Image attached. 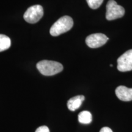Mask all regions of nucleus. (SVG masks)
Listing matches in <instances>:
<instances>
[{
  "mask_svg": "<svg viewBox=\"0 0 132 132\" xmlns=\"http://www.w3.org/2000/svg\"><path fill=\"white\" fill-rule=\"evenodd\" d=\"M100 132H113L112 131V130L110 128L107 127H103L100 130Z\"/></svg>",
  "mask_w": 132,
  "mask_h": 132,
  "instance_id": "ddd939ff",
  "label": "nucleus"
},
{
  "mask_svg": "<svg viewBox=\"0 0 132 132\" xmlns=\"http://www.w3.org/2000/svg\"><path fill=\"white\" fill-rule=\"evenodd\" d=\"M37 68L42 75L52 76L60 73L63 70V65L56 61L43 60L37 64Z\"/></svg>",
  "mask_w": 132,
  "mask_h": 132,
  "instance_id": "f03ea898",
  "label": "nucleus"
},
{
  "mask_svg": "<svg viewBox=\"0 0 132 132\" xmlns=\"http://www.w3.org/2000/svg\"><path fill=\"white\" fill-rule=\"evenodd\" d=\"M11 45V40L9 37L0 34V52L9 49Z\"/></svg>",
  "mask_w": 132,
  "mask_h": 132,
  "instance_id": "9d476101",
  "label": "nucleus"
},
{
  "mask_svg": "<svg viewBox=\"0 0 132 132\" xmlns=\"http://www.w3.org/2000/svg\"><path fill=\"white\" fill-rule=\"evenodd\" d=\"M35 132H50V130L48 127L45 125L39 127L37 130H36Z\"/></svg>",
  "mask_w": 132,
  "mask_h": 132,
  "instance_id": "f8f14e48",
  "label": "nucleus"
},
{
  "mask_svg": "<svg viewBox=\"0 0 132 132\" xmlns=\"http://www.w3.org/2000/svg\"><path fill=\"white\" fill-rule=\"evenodd\" d=\"M115 92L118 98L122 101L129 102L132 100V88L119 86L116 89Z\"/></svg>",
  "mask_w": 132,
  "mask_h": 132,
  "instance_id": "0eeeda50",
  "label": "nucleus"
},
{
  "mask_svg": "<svg viewBox=\"0 0 132 132\" xmlns=\"http://www.w3.org/2000/svg\"><path fill=\"white\" fill-rule=\"evenodd\" d=\"M73 25V21L70 16H62L53 24L50 33L52 36H59L70 30Z\"/></svg>",
  "mask_w": 132,
  "mask_h": 132,
  "instance_id": "f257e3e1",
  "label": "nucleus"
},
{
  "mask_svg": "<svg viewBox=\"0 0 132 132\" xmlns=\"http://www.w3.org/2000/svg\"><path fill=\"white\" fill-rule=\"evenodd\" d=\"M108 39V37L102 33H95L87 36L86 39V44L91 48H96L105 45Z\"/></svg>",
  "mask_w": 132,
  "mask_h": 132,
  "instance_id": "39448f33",
  "label": "nucleus"
},
{
  "mask_svg": "<svg viewBox=\"0 0 132 132\" xmlns=\"http://www.w3.org/2000/svg\"><path fill=\"white\" fill-rule=\"evenodd\" d=\"M118 69L120 72L132 70V50L125 52L117 60Z\"/></svg>",
  "mask_w": 132,
  "mask_h": 132,
  "instance_id": "423d86ee",
  "label": "nucleus"
},
{
  "mask_svg": "<svg viewBox=\"0 0 132 132\" xmlns=\"http://www.w3.org/2000/svg\"><path fill=\"white\" fill-rule=\"evenodd\" d=\"M84 100H85V97L83 95H77L72 97L67 102L68 109L71 111H75L80 108Z\"/></svg>",
  "mask_w": 132,
  "mask_h": 132,
  "instance_id": "6e6552de",
  "label": "nucleus"
},
{
  "mask_svg": "<svg viewBox=\"0 0 132 132\" xmlns=\"http://www.w3.org/2000/svg\"><path fill=\"white\" fill-rule=\"evenodd\" d=\"M125 14V9L122 6L117 4L114 0H110L106 4V19L108 20L122 17Z\"/></svg>",
  "mask_w": 132,
  "mask_h": 132,
  "instance_id": "7ed1b4c3",
  "label": "nucleus"
},
{
  "mask_svg": "<svg viewBox=\"0 0 132 132\" xmlns=\"http://www.w3.org/2000/svg\"><path fill=\"white\" fill-rule=\"evenodd\" d=\"M78 121L82 124H88L92 122V116L89 111H83L78 114Z\"/></svg>",
  "mask_w": 132,
  "mask_h": 132,
  "instance_id": "1a4fd4ad",
  "label": "nucleus"
},
{
  "mask_svg": "<svg viewBox=\"0 0 132 132\" xmlns=\"http://www.w3.org/2000/svg\"><path fill=\"white\" fill-rule=\"evenodd\" d=\"M86 1L90 8L92 9H96L101 6L103 0H86Z\"/></svg>",
  "mask_w": 132,
  "mask_h": 132,
  "instance_id": "9b49d317",
  "label": "nucleus"
},
{
  "mask_svg": "<svg viewBox=\"0 0 132 132\" xmlns=\"http://www.w3.org/2000/svg\"><path fill=\"white\" fill-rule=\"evenodd\" d=\"M44 15V9L40 5H34L26 10L24 14V20L29 23H36L42 19Z\"/></svg>",
  "mask_w": 132,
  "mask_h": 132,
  "instance_id": "20e7f679",
  "label": "nucleus"
}]
</instances>
